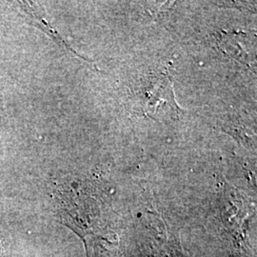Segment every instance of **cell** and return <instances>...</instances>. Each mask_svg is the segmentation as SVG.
Returning <instances> with one entry per match:
<instances>
[{"mask_svg":"<svg viewBox=\"0 0 257 257\" xmlns=\"http://www.w3.org/2000/svg\"><path fill=\"white\" fill-rule=\"evenodd\" d=\"M132 109L152 118H177L179 109L175 100L173 79L166 73L153 74L141 79L133 91Z\"/></svg>","mask_w":257,"mask_h":257,"instance_id":"cell-1","label":"cell"}]
</instances>
